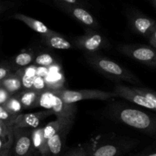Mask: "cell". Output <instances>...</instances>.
<instances>
[{"label":"cell","instance_id":"obj_33","mask_svg":"<svg viewBox=\"0 0 156 156\" xmlns=\"http://www.w3.org/2000/svg\"><path fill=\"white\" fill-rule=\"evenodd\" d=\"M58 2L62 3V4L66 5H79L80 6L81 3L79 0H56Z\"/></svg>","mask_w":156,"mask_h":156},{"label":"cell","instance_id":"obj_18","mask_svg":"<svg viewBox=\"0 0 156 156\" xmlns=\"http://www.w3.org/2000/svg\"><path fill=\"white\" fill-rule=\"evenodd\" d=\"M39 94L40 92H37L34 89L26 90L21 92L18 98L24 109H29L37 107Z\"/></svg>","mask_w":156,"mask_h":156},{"label":"cell","instance_id":"obj_26","mask_svg":"<svg viewBox=\"0 0 156 156\" xmlns=\"http://www.w3.org/2000/svg\"><path fill=\"white\" fill-rule=\"evenodd\" d=\"M17 75L19 76L21 81V84H22V86L24 87V88H26L27 90L32 89L35 77L27 76V75L25 74L24 72H23V73H18Z\"/></svg>","mask_w":156,"mask_h":156},{"label":"cell","instance_id":"obj_20","mask_svg":"<svg viewBox=\"0 0 156 156\" xmlns=\"http://www.w3.org/2000/svg\"><path fill=\"white\" fill-rule=\"evenodd\" d=\"M119 152L120 151L117 146L108 144L104 145L94 149L90 156H117Z\"/></svg>","mask_w":156,"mask_h":156},{"label":"cell","instance_id":"obj_36","mask_svg":"<svg viewBox=\"0 0 156 156\" xmlns=\"http://www.w3.org/2000/svg\"><path fill=\"white\" fill-rule=\"evenodd\" d=\"M68 156H87V154L85 153V151L83 150H78L76 152H73L72 154L69 155Z\"/></svg>","mask_w":156,"mask_h":156},{"label":"cell","instance_id":"obj_10","mask_svg":"<svg viewBox=\"0 0 156 156\" xmlns=\"http://www.w3.org/2000/svg\"><path fill=\"white\" fill-rule=\"evenodd\" d=\"M76 44L79 48L89 53L98 50L103 46V37L96 32L87 30L86 34L77 40Z\"/></svg>","mask_w":156,"mask_h":156},{"label":"cell","instance_id":"obj_34","mask_svg":"<svg viewBox=\"0 0 156 156\" xmlns=\"http://www.w3.org/2000/svg\"><path fill=\"white\" fill-rule=\"evenodd\" d=\"M24 73L27 74V76H32V77H36L37 76V69L34 66L27 68L25 70H24Z\"/></svg>","mask_w":156,"mask_h":156},{"label":"cell","instance_id":"obj_4","mask_svg":"<svg viewBox=\"0 0 156 156\" xmlns=\"http://www.w3.org/2000/svg\"><path fill=\"white\" fill-rule=\"evenodd\" d=\"M119 50L126 56L143 64L156 68V50L148 46L125 45L119 47Z\"/></svg>","mask_w":156,"mask_h":156},{"label":"cell","instance_id":"obj_17","mask_svg":"<svg viewBox=\"0 0 156 156\" xmlns=\"http://www.w3.org/2000/svg\"><path fill=\"white\" fill-rule=\"evenodd\" d=\"M0 86L5 89L9 94H12L21 89L22 84L18 75H9L0 82Z\"/></svg>","mask_w":156,"mask_h":156},{"label":"cell","instance_id":"obj_7","mask_svg":"<svg viewBox=\"0 0 156 156\" xmlns=\"http://www.w3.org/2000/svg\"><path fill=\"white\" fill-rule=\"evenodd\" d=\"M13 129L15 143L14 145V152L16 156H26L30 152L32 147L31 133L24 129Z\"/></svg>","mask_w":156,"mask_h":156},{"label":"cell","instance_id":"obj_14","mask_svg":"<svg viewBox=\"0 0 156 156\" xmlns=\"http://www.w3.org/2000/svg\"><path fill=\"white\" fill-rule=\"evenodd\" d=\"M32 147L36 149L41 156H47L49 152L47 140L44 137V127H37L31 132Z\"/></svg>","mask_w":156,"mask_h":156},{"label":"cell","instance_id":"obj_9","mask_svg":"<svg viewBox=\"0 0 156 156\" xmlns=\"http://www.w3.org/2000/svg\"><path fill=\"white\" fill-rule=\"evenodd\" d=\"M59 6L62 10L85 25L94 27L98 25L97 21L92 15L81 6L72 5L62 4V3H59Z\"/></svg>","mask_w":156,"mask_h":156},{"label":"cell","instance_id":"obj_8","mask_svg":"<svg viewBox=\"0 0 156 156\" xmlns=\"http://www.w3.org/2000/svg\"><path fill=\"white\" fill-rule=\"evenodd\" d=\"M130 23L133 28L143 36L149 38L156 27V21L139 14L131 15Z\"/></svg>","mask_w":156,"mask_h":156},{"label":"cell","instance_id":"obj_37","mask_svg":"<svg viewBox=\"0 0 156 156\" xmlns=\"http://www.w3.org/2000/svg\"><path fill=\"white\" fill-rule=\"evenodd\" d=\"M4 9H5V5L4 4H2V3H0V12H2Z\"/></svg>","mask_w":156,"mask_h":156},{"label":"cell","instance_id":"obj_12","mask_svg":"<svg viewBox=\"0 0 156 156\" xmlns=\"http://www.w3.org/2000/svg\"><path fill=\"white\" fill-rule=\"evenodd\" d=\"M12 18L16 20H18V21H22L26 25L28 26L30 29H32L34 31L37 32V33L41 34H43V36H45V35H51L56 34V32L50 30V28H48L43 22H41V21H38L37 19H34V18H31V17H29L27 15H24V14L15 13L14 14Z\"/></svg>","mask_w":156,"mask_h":156},{"label":"cell","instance_id":"obj_6","mask_svg":"<svg viewBox=\"0 0 156 156\" xmlns=\"http://www.w3.org/2000/svg\"><path fill=\"white\" fill-rule=\"evenodd\" d=\"M113 92L116 94L117 97L124 98L147 109L154 110V106L146 98L139 94L133 88H129L123 85H117L114 87Z\"/></svg>","mask_w":156,"mask_h":156},{"label":"cell","instance_id":"obj_30","mask_svg":"<svg viewBox=\"0 0 156 156\" xmlns=\"http://www.w3.org/2000/svg\"><path fill=\"white\" fill-rule=\"evenodd\" d=\"M14 140V136H11L9 139H5L0 137V151H2V149H4L9 143L12 141Z\"/></svg>","mask_w":156,"mask_h":156},{"label":"cell","instance_id":"obj_35","mask_svg":"<svg viewBox=\"0 0 156 156\" xmlns=\"http://www.w3.org/2000/svg\"><path fill=\"white\" fill-rule=\"evenodd\" d=\"M149 42H150L151 45L154 47V48L156 49V27L155 30L153 31V33L152 34L150 37H149Z\"/></svg>","mask_w":156,"mask_h":156},{"label":"cell","instance_id":"obj_39","mask_svg":"<svg viewBox=\"0 0 156 156\" xmlns=\"http://www.w3.org/2000/svg\"><path fill=\"white\" fill-rule=\"evenodd\" d=\"M153 1H154V2H155V4H156V0H153Z\"/></svg>","mask_w":156,"mask_h":156},{"label":"cell","instance_id":"obj_19","mask_svg":"<svg viewBox=\"0 0 156 156\" xmlns=\"http://www.w3.org/2000/svg\"><path fill=\"white\" fill-rule=\"evenodd\" d=\"M56 94L50 91V89H46L41 92L38 96L37 107H41L47 110H51L54 104Z\"/></svg>","mask_w":156,"mask_h":156},{"label":"cell","instance_id":"obj_21","mask_svg":"<svg viewBox=\"0 0 156 156\" xmlns=\"http://www.w3.org/2000/svg\"><path fill=\"white\" fill-rule=\"evenodd\" d=\"M10 114L13 115H18V113L21 112L24 108L20 102L18 97H12L11 96L9 100L2 105Z\"/></svg>","mask_w":156,"mask_h":156},{"label":"cell","instance_id":"obj_5","mask_svg":"<svg viewBox=\"0 0 156 156\" xmlns=\"http://www.w3.org/2000/svg\"><path fill=\"white\" fill-rule=\"evenodd\" d=\"M50 115H53V112L50 110H46L37 113H31V114H18L12 122L11 127L12 129H26V128L36 129L39 127L41 121Z\"/></svg>","mask_w":156,"mask_h":156},{"label":"cell","instance_id":"obj_25","mask_svg":"<svg viewBox=\"0 0 156 156\" xmlns=\"http://www.w3.org/2000/svg\"><path fill=\"white\" fill-rule=\"evenodd\" d=\"M17 116L10 114L2 105H0V121L6 123L8 126H11L12 122L14 121Z\"/></svg>","mask_w":156,"mask_h":156},{"label":"cell","instance_id":"obj_27","mask_svg":"<svg viewBox=\"0 0 156 156\" xmlns=\"http://www.w3.org/2000/svg\"><path fill=\"white\" fill-rule=\"evenodd\" d=\"M32 89H34V91L40 93L44 91V90L47 89V85H46V81L45 79H44V77L39 76H37L36 77H35Z\"/></svg>","mask_w":156,"mask_h":156},{"label":"cell","instance_id":"obj_38","mask_svg":"<svg viewBox=\"0 0 156 156\" xmlns=\"http://www.w3.org/2000/svg\"><path fill=\"white\" fill-rule=\"evenodd\" d=\"M142 156H156V152H153V153H150V154H148V155H142Z\"/></svg>","mask_w":156,"mask_h":156},{"label":"cell","instance_id":"obj_23","mask_svg":"<svg viewBox=\"0 0 156 156\" xmlns=\"http://www.w3.org/2000/svg\"><path fill=\"white\" fill-rule=\"evenodd\" d=\"M33 61V55L30 53H21L15 56L14 62L18 66L24 67Z\"/></svg>","mask_w":156,"mask_h":156},{"label":"cell","instance_id":"obj_16","mask_svg":"<svg viewBox=\"0 0 156 156\" xmlns=\"http://www.w3.org/2000/svg\"><path fill=\"white\" fill-rule=\"evenodd\" d=\"M73 121L64 120L62 118H57L55 121L47 123L44 127V137L46 140H48L53 135L56 133L61 128L66 125H72Z\"/></svg>","mask_w":156,"mask_h":156},{"label":"cell","instance_id":"obj_1","mask_svg":"<svg viewBox=\"0 0 156 156\" xmlns=\"http://www.w3.org/2000/svg\"><path fill=\"white\" fill-rule=\"evenodd\" d=\"M86 59L94 68L109 77L123 80L134 85L140 84V79L135 75L111 59L94 54L86 56Z\"/></svg>","mask_w":156,"mask_h":156},{"label":"cell","instance_id":"obj_29","mask_svg":"<svg viewBox=\"0 0 156 156\" xmlns=\"http://www.w3.org/2000/svg\"><path fill=\"white\" fill-rule=\"evenodd\" d=\"M11 97V94L5 89L0 86V105H3Z\"/></svg>","mask_w":156,"mask_h":156},{"label":"cell","instance_id":"obj_31","mask_svg":"<svg viewBox=\"0 0 156 156\" xmlns=\"http://www.w3.org/2000/svg\"><path fill=\"white\" fill-rule=\"evenodd\" d=\"M13 142L14 140L11 142L4 149L0 151V156H10L11 149H12V146H13Z\"/></svg>","mask_w":156,"mask_h":156},{"label":"cell","instance_id":"obj_24","mask_svg":"<svg viewBox=\"0 0 156 156\" xmlns=\"http://www.w3.org/2000/svg\"><path fill=\"white\" fill-rule=\"evenodd\" d=\"M139 94H142L148 99L154 106V111H156V92L152 90L143 88H133Z\"/></svg>","mask_w":156,"mask_h":156},{"label":"cell","instance_id":"obj_15","mask_svg":"<svg viewBox=\"0 0 156 156\" xmlns=\"http://www.w3.org/2000/svg\"><path fill=\"white\" fill-rule=\"evenodd\" d=\"M43 42L48 47L58 50H69L73 48V45L69 41L66 40L58 34L51 35H45L42 37Z\"/></svg>","mask_w":156,"mask_h":156},{"label":"cell","instance_id":"obj_13","mask_svg":"<svg viewBox=\"0 0 156 156\" xmlns=\"http://www.w3.org/2000/svg\"><path fill=\"white\" fill-rule=\"evenodd\" d=\"M71 126L72 125H66L63 126L55 135L47 140V146L50 153L54 155H59L60 153L63 146V141Z\"/></svg>","mask_w":156,"mask_h":156},{"label":"cell","instance_id":"obj_11","mask_svg":"<svg viewBox=\"0 0 156 156\" xmlns=\"http://www.w3.org/2000/svg\"><path fill=\"white\" fill-rule=\"evenodd\" d=\"M50 111L53 112V115L56 116V118H62L73 122L76 116V107L74 104L65 103L56 95L54 104Z\"/></svg>","mask_w":156,"mask_h":156},{"label":"cell","instance_id":"obj_32","mask_svg":"<svg viewBox=\"0 0 156 156\" xmlns=\"http://www.w3.org/2000/svg\"><path fill=\"white\" fill-rule=\"evenodd\" d=\"M9 75H10V73H9V69H7L6 67L0 66V82L5 79Z\"/></svg>","mask_w":156,"mask_h":156},{"label":"cell","instance_id":"obj_22","mask_svg":"<svg viewBox=\"0 0 156 156\" xmlns=\"http://www.w3.org/2000/svg\"><path fill=\"white\" fill-rule=\"evenodd\" d=\"M35 63L38 66H41V67L47 68V67H51L55 62V59L49 53H42L40 54L35 58Z\"/></svg>","mask_w":156,"mask_h":156},{"label":"cell","instance_id":"obj_3","mask_svg":"<svg viewBox=\"0 0 156 156\" xmlns=\"http://www.w3.org/2000/svg\"><path fill=\"white\" fill-rule=\"evenodd\" d=\"M52 91L62 101L66 104H71V105L80 101L88 100V99L105 101L117 97L114 92H108V91H101V90L59 89Z\"/></svg>","mask_w":156,"mask_h":156},{"label":"cell","instance_id":"obj_2","mask_svg":"<svg viewBox=\"0 0 156 156\" xmlns=\"http://www.w3.org/2000/svg\"><path fill=\"white\" fill-rule=\"evenodd\" d=\"M118 118L128 126L156 135V119L140 110L125 108L118 113Z\"/></svg>","mask_w":156,"mask_h":156},{"label":"cell","instance_id":"obj_28","mask_svg":"<svg viewBox=\"0 0 156 156\" xmlns=\"http://www.w3.org/2000/svg\"><path fill=\"white\" fill-rule=\"evenodd\" d=\"M13 135V129L11 126H8L6 123L0 121V137L5 139H9L11 136Z\"/></svg>","mask_w":156,"mask_h":156}]
</instances>
